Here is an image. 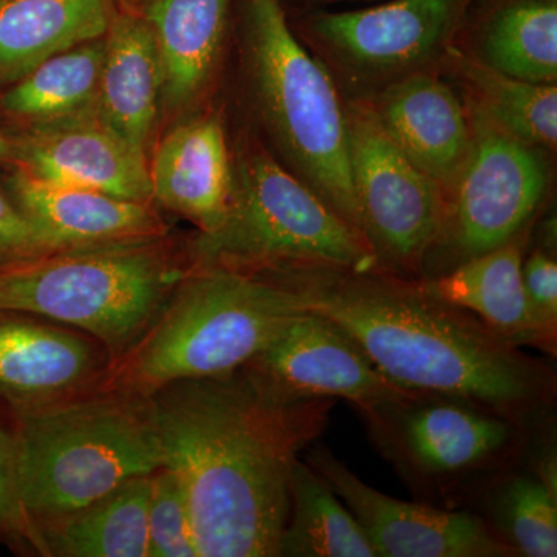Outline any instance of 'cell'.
<instances>
[{
	"mask_svg": "<svg viewBox=\"0 0 557 557\" xmlns=\"http://www.w3.org/2000/svg\"><path fill=\"white\" fill-rule=\"evenodd\" d=\"M150 475L36 525L46 557H149Z\"/></svg>",
	"mask_w": 557,
	"mask_h": 557,
	"instance_id": "603a6c76",
	"label": "cell"
},
{
	"mask_svg": "<svg viewBox=\"0 0 557 557\" xmlns=\"http://www.w3.org/2000/svg\"><path fill=\"white\" fill-rule=\"evenodd\" d=\"M104 36L61 51L32 70L0 97V109L32 124L97 110Z\"/></svg>",
	"mask_w": 557,
	"mask_h": 557,
	"instance_id": "d4e9b609",
	"label": "cell"
},
{
	"mask_svg": "<svg viewBox=\"0 0 557 557\" xmlns=\"http://www.w3.org/2000/svg\"><path fill=\"white\" fill-rule=\"evenodd\" d=\"M16 168L61 185L153 203L149 157L95 112L32 124L13 138Z\"/></svg>",
	"mask_w": 557,
	"mask_h": 557,
	"instance_id": "5bb4252c",
	"label": "cell"
},
{
	"mask_svg": "<svg viewBox=\"0 0 557 557\" xmlns=\"http://www.w3.org/2000/svg\"><path fill=\"white\" fill-rule=\"evenodd\" d=\"M278 557H376L368 534L307 461H296Z\"/></svg>",
	"mask_w": 557,
	"mask_h": 557,
	"instance_id": "cb8c5ba5",
	"label": "cell"
},
{
	"mask_svg": "<svg viewBox=\"0 0 557 557\" xmlns=\"http://www.w3.org/2000/svg\"><path fill=\"white\" fill-rule=\"evenodd\" d=\"M520 236L463 260L434 278H421L437 298L468 310L515 346L539 347L522 281Z\"/></svg>",
	"mask_w": 557,
	"mask_h": 557,
	"instance_id": "7402d4cb",
	"label": "cell"
},
{
	"mask_svg": "<svg viewBox=\"0 0 557 557\" xmlns=\"http://www.w3.org/2000/svg\"><path fill=\"white\" fill-rule=\"evenodd\" d=\"M188 270L186 244L171 236L53 249L0 265V310L89 333L115 359L148 327Z\"/></svg>",
	"mask_w": 557,
	"mask_h": 557,
	"instance_id": "5b68a950",
	"label": "cell"
},
{
	"mask_svg": "<svg viewBox=\"0 0 557 557\" xmlns=\"http://www.w3.org/2000/svg\"><path fill=\"white\" fill-rule=\"evenodd\" d=\"M482 61L530 83L556 84V0H515L491 17L482 40Z\"/></svg>",
	"mask_w": 557,
	"mask_h": 557,
	"instance_id": "4316f807",
	"label": "cell"
},
{
	"mask_svg": "<svg viewBox=\"0 0 557 557\" xmlns=\"http://www.w3.org/2000/svg\"><path fill=\"white\" fill-rule=\"evenodd\" d=\"M306 461L357 518L376 557L519 556L480 516L388 497L357 478L325 446H313Z\"/></svg>",
	"mask_w": 557,
	"mask_h": 557,
	"instance_id": "4fadbf2b",
	"label": "cell"
},
{
	"mask_svg": "<svg viewBox=\"0 0 557 557\" xmlns=\"http://www.w3.org/2000/svg\"><path fill=\"white\" fill-rule=\"evenodd\" d=\"M150 188L156 207L196 225L197 233L219 228L234 193V161L215 115L183 120L153 146Z\"/></svg>",
	"mask_w": 557,
	"mask_h": 557,
	"instance_id": "2e32d148",
	"label": "cell"
},
{
	"mask_svg": "<svg viewBox=\"0 0 557 557\" xmlns=\"http://www.w3.org/2000/svg\"><path fill=\"white\" fill-rule=\"evenodd\" d=\"M456 65L471 94V108L528 145L556 149V84L512 78L482 60L467 57H458Z\"/></svg>",
	"mask_w": 557,
	"mask_h": 557,
	"instance_id": "484cf974",
	"label": "cell"
},
{
	"mask_svg": "<svg viewBox=\"0 0 557 557\" xmlns=\"http://www.w3.org/2000/svg\"><path fill=\"white\" fill-rule=\"evenodd\" d=\"M0 545L20 556L46 557L35 527L22 508L16 475V437L11 417L0 409Z\"/></svg>",
	"mask_w": 557,
	"mask_h": 557,
	"instance_id": "f546056e",
	"label": "cell"
},
{
	"mask_svg": "<svg viewBox=\"0 0 557 557\" xmlns=\"http://www.w3.org/2000/svg\"><path fill=\"white\" fill-rule=\"evenodd\" d=\"M469 124L471 149L446 196L445 220L434 247L446 249L454 260L450 269L519 237L548 186L542 149L500 129L474 108L469 110Z\"/></svg>",
	"mask_w": 557,
	"mask_h": 557,
	"instance_id": "9c48e42d",
	"label": "cell"
},
{
	"mask_svg": "<svg viewBox=\"0 0 557 557\" xmlns=\"http://www.w3.org/2000/svg\"><path fill=\"white\" fill-rule=\"evenodd\" d=\"M230 0H149L143 16L163 69V112L183 113L211 86L222 57Z\"/></svg>",
	"mask_w": 557,
	"mask_h": 557,
	"instance_id": "ffe728a7",
	"label": "cell"
},
{
	"mask_svg": "<svg viewBox=\"0 0 557 557\" xmlns=\"http://www.w3.org/2000/svg\"><path fill=\"white\" fill-rule=\"evenodd\" d=\"M556 483L539 471L511 474L502 483L494 516L502 537L519 556H557Z\"/></svg>",
	"mask_w": 557,
	"mask_h": 557,
	"instance_id": "83f0119b",
	"label": "cell"
},
{
	"mask_svg": "<svg viewBox=\"0 0 557 557\" xmlns=\"http://www.w3.org/2000/svg\"><path fill=\"white\" fill-rule=\"evenodd\" d=\"M318 2H341V0H318Z\"/></svg>",
	"mask_w": 557,
	"mask_h": 557,
	"instance_id": "836d02e7",
	"label": "cell"
},
{
	"mask_svg": "<svg viewBox=\"0 0 557 557\" xmlns=\"http://www.w3.org/2000/svg\"><path fill=\"white\" fill-rule=\"evenodd\" d=\"M149 398L199 557H278L293 467L327 428L335 399L281 397L242 369Z\"/></svg>",
	"mask_w": 557,
	"mask_h": 557,
	"instance_id": "6da1fadb",
	"label": "cell"
},
{
	"mask_svg": "<svg viewBox=\"0 0 557 557\" xmlns=\"http://www.w3.org/2000/svg\"><path fill=\"white\" fill-rule=\"evenodd\" d=\"M523 288L536 329L541 350L556 354L557 339V263L548 251L534 249L522 260Z\"/></svg>",
	"mask_w": 557,
	"mask_h": 557,
	"instance_id": "4dcf8cb0",
	"label": "cell"
},
{
	"mask_svg": "<svg viewBox=\"0 0 557 557\" xmlns=\"http://www.w3.org/2000/svg\"><path fill=\"white\" fill-rule=\"evenodd\" d=\"M9 190L0 188V265L53 251Z\"/></svg>",
	"mask_w": 557,
	"mask_h": 557,
	"instance_id": "1f68e13d",
	"label": "cell"
},
{
	"mask_svg": "<svg viewBox=\"0 0 557 557\" xmlns=\"http://www.w3.org/2000/svg\"><path fill=\"white\" fill-rule=\"evenodd\" d=\"M7 190L54 249L134 244L170 236V226L153 203L47 182L20 168H14Z\"/></svg>",
	"mask_w": 557,
	"mask_h": 557,
	"instance_id": "9a60e30c",
	"label": "cell"
},
{
	"mask_svg": "<svg viewBox=\"0 0 557 557\" xmlns=\"http://www.w3.org/2000/svg\"><path fill=\"white\" fill-rule=\"evenodd\" d=\"M109 0H0V87L25 78L54 54L102 38Z\"/></svg>",
	"mask_w": 557,
	"mask_h": 557,
	"instance_id": "44dd1931",
	"label": "cell"
},
{
	"mask_svg": "<svg viewBox=\"0 0 557 557\" xmlns=\"http://www.w3.org/2000/svg\"><path fill=\"white\" fill-rule=\"evenodd\" d=\"M373 110L388 138L448 196L471 149L469 115L448 84L417 73L388 87Z\"/></svg>",
	"mask_w": 557,
	"mask_h": 557,
	"instance_id": "ac0fdd59",
	"label": "cell"
},
{
	"mask_svg": "<svg viewBox=\"0 0 557 557\" xmlns=\"http://www.w3.org/2000/svg\"><path fill=\"white\" fill-rule=\"evenodd\" d=\"M148 533L149 557H199L188 498L168 467L150 474Z\"/></svg>",
	"mask_w": 557,
	"mask_h": 557,
	"instance_id": "f1b7e54d",
	"label": "cell"
},
{
	"mask_svg": "<svg viewBox=\"0 0 557 557\" xmlns=\"http://www.w3.org/2000/svg\"><path fill=\"white\" fill-rule=\"evenodd\" d=\"M11 421L17 491L33 527L163 467L152 403L141 395L100 388Z\"/></svg>",
	"mask_w": 557,
	"mask_h": 557,
	"instance_id": "277c9868",
	"label": "cell"
},
{
	"mask_svg": "<svg viewBox=\"0 0 557 557\" xmlns=\"http://www.w3.org/2000/svg\"><path fill=\"white\" fill-rule=\"evenodd\" d=\"M112 355L89 333L0 310V409L32 416L100 391Z\"/></svg>",
	"mask_w": 557,
	"mask_h": 557,
	"instance_id": "7c38bea8",
	"label": "cell"
},
{
	"mask_svg": "<svg viewBox=\"0 0 557 557\" xmlns=\"http://www.w3.org/2000/svg\"><path fill=\"white\" fill-rule=\"evenodd\" d=\"M189 269L267 276L282 271L379 269L364 237L262 146L234 161V193L218 230L186 242Z\"/></svg>",
	"mask_w": 557,
	"mask_h": 557,
	"instance_id": "8992f818",
	"label": "cell"
},
{
	"mask_svg": "<svg viewBox=\"0 0 557 557\" xmlns=\"http://www.w3.org/2000/svg\"><path fill=\"white\" fill-rule=\"evenodd\" d=\"M288 288L304 310L346 330L392 383L467 399L515 421L556 395V373L421 281L386 270L311 267L260 276Z\"/></svg>",
	"mask_w": 557,
	"mask_h": 557,
	"instance_id": "7a4b0ae2",
	"label": "cell"
},
{
	"mask_svg": "<svg viewBox=\"0 0 557 557\" xmlns=\"http://www.w3.org/2000/svg\"><path fill=\"white\" fill-rule=\"evenodd\" d=\"M381 450L413 479L453 480L515 448L518 421L445 395L417 394L359 412Z\"/></svg>",
	"mask_w": 557,
	"mask_h": 557,
	"instance_id": "30bf717a",
	"label": "cell"
},
{
	"mask_svg": "<svg viewBox=\"0 0 557 557\" xmlns=\"http://www.w3.org/2000/svg\"><path fill=\"white\" fill-rule=\"evenodd\" d=\"M244 57L256 109L278 150L362 236L346 109L327 70L289 30L278 0H244Z\"/></svg>",
	"mask_w": 557,
	"mask_h": 557,
	"instance_id": "52a82bcc",
	"label": "cell"
},
{
	"mask_svg": "<svg viewBox=\"0 0 557 557\" xmlns=\"http://www.w3.org/2000/svg\"><path fill=\"white\" fill-rule=\"evenodd\" d=\"M163 113V69L145 16L112 14L104 35L97 115L149 157Z\"/></svg>",
	"mask_w": 557,
	"mask_h": 557,
	"instance_id": "d6986e66",
	"label": "cell"
},
{
	"mask_svg": "<svg viewBox=\"0 0 557 557\" xmlns=\"http://www.w3.org/2000/svg\"><path fill=\"white\" fill-rule=\"evenodd\" d=\"M299 298L270 278L189 269L120 357L101 388L150 397L185 380L230 375L277 338Z\"/></svg>",
	"mask_w": 557,
	"mask_h": 557,
	"instance_id": "3957f363",
	"label": "cell"
},
{
	"mask_svg": "<svg viewBox=\"0 0 557 557\" xmlns=\"http://www.w3.org/2000/svg\"><path fill=\"white\" fill-rule=\"evenodd\" d=\"M242 370L281 397L343 398L358 412L417 395L388 381L346 330L309 310Z\"/></svg>",
	"mask_w": 557,
	"mask_h": 557,
	"instance_id": "8fae6325",
	"label": "cell"
},
{
	"mask_svg": "<svg viewBox=\"0 0 557 557\" xmlns=\"http://www.w3.org/2000/svg\"><path fill=\"white\" fill-rule=\"evenodd\" d=\"M351 183L379 269L413 278L437 244L446 196L388 138L368 104L346 108Z\"/></svg>",
	"mask_w": 557,
	"mask_h": 557,
	"instance_id": "ba28073f",
	"label": "cell"
},
{
	"mask_svg": "<svg viewBox=\"0 0 557 557\" xmlns=\"http://www.w3.org/2000/svg\"><path fill=\"white\" fill-rule=\"evenodd\" d=\"M465 0H394L372 9L319 14L313 32L351 64L372 70L405 67L448 38Z\"/></svg>",
	"mask_w": 557,
	"mask_h": 557,
	"instance_id": "e0dca14e",
	"label": "cell"
},
{
	"mask_svg": "<svg viewBox=\"0 0 557 557\" xmlns=\"http://www.w3.org/2000/svg\"><path fill=\"white\" fill-rule=\"evenodd\" d=\"M0 163L10 164L14 168L17 163L13 138L7 137L2 131H0Z\"/></svg>",
	"mask_w": 557,
	"mask_h": 557,
	"instance_id": "d6a6232c",
	"label": "cell"
}]
</instances>
